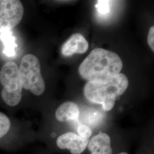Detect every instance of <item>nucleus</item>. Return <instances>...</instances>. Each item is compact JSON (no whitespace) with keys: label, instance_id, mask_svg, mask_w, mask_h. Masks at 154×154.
<instances>
[{"label":"nucleus","instance_id":"obj_1","mask_svg":"<svg viewBox=\"0 0 154 154\" xmlns=\"http://www.w3.org/2000/svg\"><path fill=\"white\" fill-rule=\"evenodd\" d=\"M122 67V61L116 53L97 48L82 62L79 72L88 82H105L120 74Z\"/></svg>","mask_w":154,"mask_h":154},{"label":"nucleus","instance_id":"obj_2","mask_svg":"<svg viewBox=\"0 0 154 154\" xmlns=\"http://www.w3.org/2000/svg\"><path fill=\"white\" fill-rule=\"evenodd\" d=\"M128 83L127 77L120 73L105 82H88L84 88V94L89 102L102 105L105 111H110L116 98L126 91Z\"/></svg>","mask_w":154,"mask_h":154},{"label":"nucleus","instance_id":"obj_3","mask_svg":"<svg viewBox=\"0 0 154 154\" xmlns=\"http://www.w3.org/2000/svg\"><path fill=\"white\" fill-rule=\"evenodd\" d=\"M0 82L3 86L1 97L11 107L18 105L22 99V85L19 68L14 62L5 63L0 71Z\"/></svg>","mask_w":154,"mask_h":154},{"label":"nucleus","instance_id":"obj_4","mask_svg":"<svg viewBox=\"0 0 154 154\" xmlns=\"http://www.w3.org/2000/svg\"><path fill=\"white\" fill-rule=\"evenodd\" d=\"M18 68L23 88L37 96L44 93L45 82L41 74L40 62L35 55L32 54L25 55Z\"/></svg>","mask_w":154,"mask_h":154},{"label":"nucleus","instance_id":"obj_5","mask_svg":"<svg viewBox=\"0 0 154 154\" xmlns=\"http://www.w3.org/2000/svg\"><path fill=\"white\" fill-rule=\"evenodd\" d=\"M24 13L18 0H0V33L10 32L21 21Z\"/></svg>","mask_w":154,"mask_h":154},{"label":"nucleus","instance_id":"obj_6","mask_svg":"<svg viewBox=\"0 0 154 154\" xmlns=\"http://www.w3.org/2000/svg\"><path fill=\"white\" fill-rule=\"evenodd\" d=\"M88 139L73 132H65L56 139V145L61 149H68L72 154H81L87 148Z\"/></svg>","mask_w":154,"mask_h":154},{"label":"nucleus","instance_id":"obj_7","mask_svg":"<svg viewBox=\"0 0 154 154\" xmlns=\"http://www.w3.org/2000/svg\"><path fill=\"white\" fill-rule=\"evenodd\" d=\"M88 48V42L81 34L76 33L72 35L63 45L61 51L62 54L69 57L74 54H83Z\"/></svg>","mask_w":154,"mask_h":154},{"label":"nucleus","instance_id":"obj_8","mask_svg":"<svg viewBox=\"0 0 154 154\" xmlns=\"http://www.w3.org/2000/svg\"><path fill=\"white\" fill-rule=\"evenodd\" d=\"M87 147L90 154H112L111 141L110 136L105 132H100L89 140Z\"/></svg>","mask_w":154,"mask_h":154},{"label":"nucleus","instance_id":"obj_9","mask_svg":"<svg viewBox=\"0 0 154 154\" xmlns=\"http://www.w3.org/2000/svg\"><path fill=\"white\" fill-rule=\"evenodd\" d=\"M80 111L78 106L73 102H67L60 106L56 110L55 118L58 121H79Z\"/></svg>","mask_w":154,"mask_h":154},{"label":"nucleus","instance_id":"obj_10","mask_svg":"<svg viewBox=\"0 0 154 154\" xmlns=\"http://www.w3.org/2000/svg\"><path fill=\"white\" fill-rule=\"evenodd\" d=\"M11 129V121L9 118L4 113L0 112V146H4L8 143L6 138L9 135Z\"/></svg>","mask_w":154,"mask_h":154},{"label":"nucleus","instance_id":"obj_11","mask_svg":"<svg viewBox=\"0 0 154 154\" xmlns=\"http://www.w3.org/2000/svg\"><path fill=\"white\" fill-rule=\"evenodd\" d=\"M0 37L4 43V45L5 47L4 52L8 56H13L14 55L15 39L12 36L11 33L10 32L2 33Z\"/></svg>","mask_w":154,"mask_h":154},{"label":"nucleus","instance_id":"obj_12","mask_svg":"<svg viewBox=\"0 0 154 154\" xmlns=\"http://www.w3.org/2000/svg\"><path fill=\"white\" fill-rule=\"evenodd\" d=\"M77 131L78 133V135L82 138L88 140L93 134V131L90 127L81 123L78 125L77 127Z\"/></svg>","mask_w":154,"mask_h":154},{"label":"nucleus","instance_id":"obj_13","mask_svg":"<svg viewBox=\"0 0 154 154\" xmlns=\"http://www.w3.org/2000/svg\"><path fill=\"white\" fill-rule=\"evenodd\" d=\"M96 8L100 14H106L110 11V2L108 1H98Z\"/></svg>","mask_w":154,"mask_h":154},{"label":"nucleus","instance_id":"obj_14","mask_svg":"<svg viewBox=\"0 0 154 154\" xmlns=\"http://www.w3.org/2000/svg\"><path fill=\"white\" fill-rule=\"evenodd\" d=\"M154 26H151L149 30V34H148V37H147V42L149 46L150 47L151 49L152 50V51H154Z\"/></svg>","mask_w":154,"mask_h":154},{"label":"nucleus","instance_id":"obj_15","mask_svg":"<svg viewBox=\"0 0 154 154\" xmlns=\"http://www.w3.org/2000/svg\"><path fill=\"white\" fill-rule=\"evenodd\" d=\"M118 154H128L127 152H122L121 153H119Z\"/></svg>","mask_w":154,"mask_h":154}]
</instances>
